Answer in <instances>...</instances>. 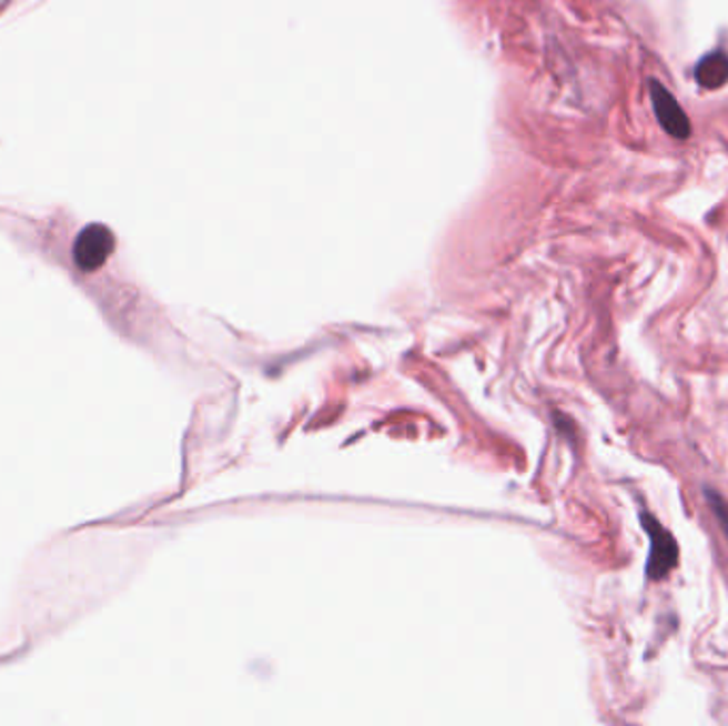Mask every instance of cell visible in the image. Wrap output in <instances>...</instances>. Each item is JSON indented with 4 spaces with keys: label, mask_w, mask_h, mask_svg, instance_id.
Returning <instances> with one entry per match:
<instances>
[{
    "label": "cell",
    "mask_w": 728,
    "mask_h": 726,
    "mask_svg": "<svg viewBox=\"0 0 728 726\" xmlns=\"http://www.w3.org/2000/svg\"><path fill=\"white\" fill-rule=\"evenodd\" d=\"M650 97L656 120L665 129V132L679 141L688 139L692 132L690 120H688L686 111L677 103L676 97L656 79H650Z\"/></svg>",
    "instance_id": "cell-3"
},
{
    "label": "cell",
    "mask_w": 728,
    "mask_h": 726,
    "mask_svg": "<svg viewBox=\"0 0 728 726\" xmlns=\"http://www.w3.org/2000/svg\"><path fill=\"white\" fill-rule=\"evenodd\" d=\"M705 494H707V501H709V505H711V510L716 512V516H718V520H720V524L725 526V531H727L728 535V507L727 503L718 496L716 493H711V491H705Z\"/></svg>",
    "instance_id": "cell-5"
},
{
    "label": "cell",
    "mask_w": 728,
    "mask_h": 726,
    "mask_svg": "<svg viewBox=\"0 0 728 726\" xmlns=\"http://www.w3.org/2000/svg\"><path fill=\"white\" fill-rule=\"evenodd\" d=\"M639 518H641V526L646 528V533L650 535L651 540L650 561L646 565L648 579H654V582L665 579L679 565V558H677L679 547H677L674 535L651 514L641 512Z\"/></svg>",
    "instance_id": "cell-1"
},
{
    "label": "cell",
    "mask_w": 728,
    "mask_h": 726,
    "mask_svg": "<svg viewBox=\"0 0 728 726\" xmlns=\"http://www.w3.org/2000/svg\"><path fill=\"white\" fill-rule=\"evenodd\" d=\"M113 248H115L113 233L104 224H90L75 239L73 259L81 271L94 273L113 254Z\"/></svg>",
    "instance_id": "cell-2"
},
{
    "label": "cell",
    "mask_w": 728,
    "mask_h": 726,
    "mask_svg": "<svg viewBox=\"0 0 728 726\" xmlns=\"http://www.w3.org/2000/svg\"><path fill=\"white\" fill-rule=\"evenodd\" d=\"M695 79L702 90H720L728 83V53L709 52L695 69Z\"/></svg>",
    "instance_id": "cell-4"
}]
</instances>
